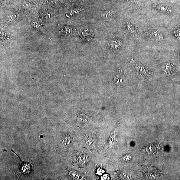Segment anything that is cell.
<instances>
[{
	"label": "cell",
	"mask_w": 180,
	"mask_h": 180,
	"mask_svg": "<svg viewBox=\"0 0 180 180\" xmlns=\"http://www.w3.org/2000/svg\"><path fill=\"white\" fill-rule=\"evenodd\" d=\"M90 159L86 153L83 152L75 154L71 159L72 164L80 168L87 166L89 163Z\"/></svg>",
	"instance_id": "6da1fadb"
},
{
	"label": "cell",
	"mask_w": 180,
	"mask_h": 180,
	"mask_svg": "<svg viewBox=\"0 0 180 180\" xmlns=\"http://www.w3.org/2000/svg\"><path fill=\"white\" fill-rule=\"evenodd\" d=\"M32 168L31 162L29 163L22 162L19 168L15 173V175L18 177L21 175H30L31 173Z\"/></svg>",
	"instance_id": "7a4b0ae2"
},
{
	"label": "cell",
	"mask_w": 180,
	"mask_h": 180,
	"mask_svg": "<svg viewBox=\"0 0 180 180\" xmlns=\"http://www.w3.org/2000/svg\"><path fill=\"white\" fill-rule=\"evenodd\" d=\"M74 140L73 136L70 133L65 134L62 138L61 140L62 145L63 146L67 148L70 146Z\"/></svg>",
	"instance_id": "3957f363"
},
{
	"label": "cell",
	"mask_w": 180,
	"mask_h": 180,
	"mask_svg": "<svg viewBox=\"0 0 180 180\" xmlns=\"http://www.w3.org/2000/svg\"><path fill=\"white\" fill-rule=\"evenodd\" d=\"M80 33L81 38L86 40H89L92 37L93 33L88 28H83L80 31Z\"/></svg>",
	"instance_id": "277c9868"
},
{
	"label": "cell",
	"mask_w": 180,
	"mask_h": 180,
	"mask_svg": "<svg viewBox=\"0 0 180 180\" xmlns=\"http://www.w3.org/2000/svg\"><path fill=\"white\" fill-rule=\"evenodd\" d=\"M150 34L154 40L157 41L162 40V37L158 31L155 30H152L150 31Z\"/></svg>",
	"instance_id": "5b68a950"
},
{
	"label": "cell",
	"mask_w": 180,
	"mask_h": 180,
	"mask_svg": "<svg viewBox=\"0 0 180 180\" xmlns=\"http://www.w3.org/2000/svg\"><path fill=\"white\" fill-rule=\"evenodd\" d=\"M120 41L116 38H113L110 41V46L113 49H117L120 46Z\"/></svg>",
	"instance_id": "8992f818"
},
{
	"label": "cell",
	"mask_w": 180,
	"mask_h": 180,
	"mask_svg": "<svg viewBox=\"0 0 180 180\" xmlns=\"http://www.w3.org/2000/svg\"><path fill=\"white\" fill-rule=\"evenodd\" d=\"M113 14V12L112 10L107 11L104 12L101 14V17L103 19H109L112 17Z\"/></svg>",
	"instance_id": "52a82bcc"
},
{
	"label": "cell",
	"mask_w": 180,
	"mask_h": 180,
	"mask_svg": "<svg viewBox=\"0 0 180 180\" xmlns=\"http://www.w3.org/2000/svg\"><path fill=\"white\" fill-rule=\"evenodd\" d=\"M80 176V173L76 171L71 172L70 174V178L74 179H79Z\"/></svg>",
	"instance_id": "ba28073f"
},
{
	"label": "cell",
	"mask_w": 180,
	"mask_h": 180,
	"mask_svg": "<svg viewBox=\"0 0 180 180\" xmlns=\"http://www.w3.org/2000/svg\"><path fill=\"white\" fill-rule=\"evenodd\" d=\"M86 142L87 145L89 146H92L94 145L95 141L92 137H88L86 139Z\"/></svg>",
	"instance_id": "9c48e42d"
},
{
	"label": "cell",
	"mask_w": 180,
	"mask_h": 180,
	"mask_svg": "<svg viewBox=\"0 0 180 180\" xmlns=\"http://www.w3.org/2000/svg\"><path fill=\"white\" fill-rule=\"evenodd\" d=\"M174 33L176 36L179 40H180V28H175L174 29Z\"/></svg>",
	"instance_id": "30bf717a"
},
{
	"label": "cell",
	"mask_w": 180,
	"mask_h": 180,
	"mask_svg": "<svg viewBox=\"0 0 180 180\" xmlns=\"http://www.w3.org/2000/svg\"><path fill=\"white\" fill-rule=\"evenodd\" d=\"M159 9L160 10L163 11H166V10H167L168 11V9L166 6H160Z\"/></svg>",
	"instance_id": "8fae6325"
},
{
	"label": "cell",
	"mask_w": 180,
	"mask_h": 180,
	"mask_svg": "<svg viewBox=\"0 0 180 180\" xmlns=\"http://www.w3.org/2000/svg\"><path fill=\"white\" fill-rule=\"evenodd\" d=\"M130 1L132 2H135L136 1V0H129Z\"/></svg>",
	"instance_id": "7c38bea8"
}]
</instances>
